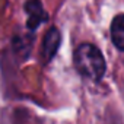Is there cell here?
<instances>
[{
    "label": "cell",
    "instance_id": "6da1fadb",
    "mask_svg": "<svg viewBox=\"0 0 124 124\" xmlns=\"http://www.w3.org/2000/svg\"><path fill=\"white\" fill-rule=\"evenodd\" d=\"M73 61L78 72L91 80H101V78L105 75V58L99 48L92 44H80L75 51Z\"/></svg>",
    "mask_w": 124,
    "mask_h": 124
},
{
    "label": "cell",
    "instance_id": "7a4b0ae2",
    "mask_svg": "<svg viewBox=\"0 0 124 124\" xmlns=\"http://www.w3.org/2000/svg\"><path fill=\"white\" fill-rule=\"evenodd\" d=\"M25 8H26V12L29 15L28 25L31 28H37L41 22H44L47 19V13L44 12L42 5L39 3V0H29Z\"/></svg>",
    "mask_w": 124,
    "mask_h": 124
},
{
    "label": "cell",
    "instance_id": "3957f363",
    "mask_svg": "<svg viewBox=\"0 0 124 124\" xmlns=\"http://www.w3.org/2000/svg\"><path fill=\"white\" fill-rule=\"evenodd\" d=\"M111 39L114 45L124 51V13L117 15L111 23Z\"/></svg>",
    "mask_w": 124,
    "mask_h": 124
}]
</instances>
